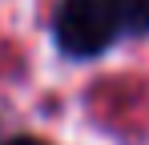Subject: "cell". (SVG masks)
<instances>
[{
  "instance_id": "2",
  "label": "cell",
  "mask_w": 149,
  "mask_h": 145,
  "mask_svg": "<svg viewBox=\"0 0 149 145\" xmlns=\"http://www.w3.org/2000/svg\"><path fill=\"white\" fill-rule=\"evenodd\" d=\"M113 12H117V24L133 36H145L149 32V0H109Z\"/></svg>"
},
{
  "instance_id": "1",
  "label": "cell",
  "mask_w": 149,
  "mask_h": 145,
  "mask_svg": "<svg viewBox=\"0 0 149 145\" xmlns=\"http://www.w3.org/2000/svg\"><path fill=\"white\" fill-rule=\"evenodd\" d=\"M121 24L109 0H61L56 16H52V36L61 52L69 56H101L105 48L117 40Z\"/></svg>"
},
{
  "instance_id": "3",
  "label": "cell",
  "mask_w": 149,
  "mask_h": 145,
  "mask_svg": "<svg viewBox=\"0 0 149 145\" xmlns=\"http://www.w3.org/2000/svg\"><path fill=\"white\" fill-rule=\"evenodd\" d=\"M8 145H45V141H36V137H16V141H8Z\"/></svg>"
}]
</instances>
